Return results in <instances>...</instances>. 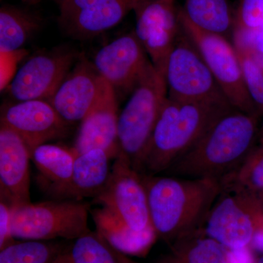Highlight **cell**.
<instances>
[{
    "mask_svg": "<svg viewBox=\"0 0 263 263\" xmlns=\"http://www.w3.org/2000/svg\"><path fill=\"white\" fill-rule=\"evenodd\" d=\"M152 226L159 238L174 243L203 230L221 193L219 180L143 175Z\"/></svg>",
    "mask_w": 263,
    "mask_h": 263,
    "instance_id": "1",
    "label": "cell"
},
{
    "mask_svg": "<svg viewBox=\"0 0 263 263\" xmlns=\"http://www.w3.org/2000/svg\"><path fill=\"white\" fill-rule=\"evenodd\" d=\"M259 119L233 109L164 173L186 179L220 180L254 148L259 137Z\"/></svg>",
    "mask_w": 263,
    "mask_h": 263,
    "instance_id": "2",
    "label": "cell"
},
{
    "mask_svg": "<svg viewBox=\"0 0 263 263\" xmlns=\"http://www.w3.org/2000/svg\"><path fill=\"white\" fill-rule=\"evenodd\" d=\"M233 109L229 103L179 101L167 97L137 171L152 176L164 173Z\"/></svg>",
    "mask_w": 263,
    "mask_h": 263,
    "instance_id": "3",
    "label": "cell"
},
{
    "mask_svg": "<svg viewBox=\"0 0 263 263\" xmlns=\"http://www.w3.org/2000/svg\"><path fill=\"white\" fill-rule=\"evenodd\" d=\"M167 98L164 76L153 67L132 91L130 98L119 115V149L136 171Z\"/></svg>",
    "mask_w": 263,
    "mask_h": 263,
    "instance_id": "4",
    "label": "cell"
},
{
    "mask_svg": "<svg viewBox=\"0 0 263 263\" xmlns=\"http://www.w3.org/2000/svg\"><path fill=\"white\" fill-rule=\"evenodd\" d=\"M89 205L75 200L22 204L11 207V233L14 238L76 240L89 231Z\"/></svg>",
    "mask_w": 263,
    "mask_h": 263,
    "instance_id": "5",
    "label": "cell"
},
{
    "mask_svg": "<svg viewBox=\"0 0 263 263\" xmlns=\"http://www.w3.org/2000/svg\"><path fill=\"white\" fill-rule=\"evenodd\" d=\"M181 28L196 47L233 108L259 117L243 80L234 44L228 37L197 28L179 11Z\"/></svg>",
    "mask_w": 263,
    "mask_h": 263,
    "instance_id": "6",
    "label": "cell"
},
{
    "mask_svg": "<svg viewBox=\"0 0 263 263\" xmlns=\"http://www.w3.org/2000/svg\"><path fill=\"white\" fill-rule=\"evenodd\" d=\"M164 76L167 97L173 100L230 103L182 28L167 57Z\"/></svg>",
    "mask_w": 263,
    "mask_h": 263,
    "instance_id": "7",
    "label": "cell"
},
{
    "mask_svg": "<svg viewBox=\"0 0 263 263\" xmlns=\"http://www.w3.org/2000/svg\"><path fill=\"white\" fill-rule=\"evenodd\" d=\"M263 224V196L221 193L208 216L205 235L231 250L249 248Z\"/></svg>",
    "mask_w": 263,
    "mask_h": 263,
    "instance_id": "8",
    "label": "cell"
},
{
    "mask_svg": "<svg viewBox=\"0 0 263 263\" xmlns=\"http://www.w3.org/2000/svg\"><path fill=\"white\" fill-rule=\"evenodd\" d=\"M95 200L110 209L132 229L144 231L154 228L141 174L120 152L112 165L106 186Z\"/></svg>",
    "mask_w": 263,
    "mask_h": 263,
    "instance_id": "9",
    "label": "cell"
},
{
    "mask_svg": "<svg viewBox=\"0 0 263 263\" xmlns=\"http://www.w3.org/2000/svg\"><path fill=\"white\" fill-rule=\"evenodd\" d=\"M135 33L151 62L164 75L166 62L181 32L174 0H141L134 10Z\"/></svg>",
    "mask_w": 263,
    "mask_h": 263,
    "instance_id": "10",
    "label": "cell"
},
{
    "mask_svg": "<svg viewBox=\"0 0 263 263\" xmlns=\"http://www.w3.org/2000/svg\"><path fill=\"white\" fill-rule=\"evenodd\" d=\"M93 65L114 90L123 93H132L154 67L135 32L102 48L95 55Z\"/></svg>",
    "mask_w": 263,
    "mask_h": 263,
    "instance_id": "11",
    "label": "cell"
},
{
    "mask_svg": "<svg viewBox=\"0 0 263 263\" xmlns=\"http://www.w3.org/2000/svg\"><path fill=\"white\" fill-rule=\"evenodd\" d=\"M75 60L71 52L33 57L17 71L8 85V93L18 102L48 100L70 72Z\"/></svg>",
    "mask_w": 263,
    "mask_h": 263,
    "instance_id": "12",
    "label": "cell"
},
{
    "mask_svg": "<svg viewBox=\"0 0 263 263\" xmlns=\"http://www.w3.org/2000/svg\"><path fill=\"white\" fill-rule=\"evenodd\" d=\"M108 84L93 62L81 58L47 101L66 122H81L94 108Z\"/></svg>",
    "mask_w": 263,
    "mask_h": 263,
    "instance_id": "13",
    "label": "cell"
},
{
    "mask_svg": "<svg viewBox=\"0 0 263 263\" xmlns=\"http://www.w3.org/2000/svg\"><path fill=\"white\" fill-rule=\"evenodd\" d=\"M141 0H65L60 22L72 37L91 38L122 22Z\"/></svg>",
    "mask_w": 263,
    "mask_h": 263,
    "instance_id": "14",
    "label": "cell"
},
{
    "mask_svg": "<svg viewBox=\"0 0 263 263\" xmlns=\"http://www.w3.org/2000/svg\"><path fill=\"white\" fill-rule=\"evenodd\" d=\"M1 124L15 132L32 153L36 147L65 136L69 124L47 100H34L5 106Z\"/></svg>",
    "mask_w": 263,
    "mask_h": 263,
    "instance_id": "15",
    "label": "cell"
},
{
    "mask_svg": "<svg viewBox=\"0 0 263 263\" xmlns=\"http://www.w3.org/2000/svg\"><path fill=\"white\" fill-rule=\"evenodd\" d=\"M31 152L24 140L9 127L0 126L1 197L12 206L30 202Z\"/></svg>",
    "mask_w": 263,
    "mask_h": 263,
    "instance_id": "16",
    "label": "cell"
},
{
    "mask_svg": "<svg viewBox=\"0 0 263 263\" xmlns=\"http://www.w3.org/2000/svg\"><path fill=\"white\" fill-rule=\"evenodd\" d=\"M118 108L115 90L108 84L92 110L81 121L75 144L71 149L76 157L88 151L103 149L111 158L119 155Z\"/></svg>",
    "mask_w": 263,
    "mask_h": 263,
    "instance_id": "17",
    "label": "cell"
},
{
    "mask_svg": "<svg viewBox=\"0 0 263 263\" xmlns=\"http://www.w3.org/2000/svg\"><path fill=\"white\" fill-rule=\"evenodd\" d=\"M96 232L110 247L127 256L145 257L159 238L155 228L137 231L108 208L103 206L90 210Z\"/></svg>",
    "mask_w": 263,
    "mask_h": 263,
    "instance_id": "18",
    "label": "cell"
},
{
    "mask_svg": "<svg viewBox=\"0 0 263 263\" xmlns=\"http://www.w3.org/2000/svg\"><path fill=\"white\" fill-rule=\"evenodd\" d=\"M111 159L108 152L98 148L76 156L72 180L66 197H98L110 179Z\"/></svg>",
    "mask_w": 263,
    "mask_h": 263,
    "instance_id": "19",
    "label": "cell"
},
{
    "mask_svg": "<svg viewBox=\"0 0 263 263\" xmlns=\"http://www.w3.org/2000/svg\"><path fill=\"white\" fill-rule=\"evenodd\" d=\"M37 171L52 193L66 197L72 180L76 155L71 148L44 143L31 153Z\"/></svg>",
    "mask_w": 263,
    "mask_h": 263,
    "instance_id": "20",
    "label": "cell"
},
{
    "mask_svg": "<svg viewBox=\"0 0 263 263\" xmlns=\"http://www.w3.org/2000/svg\"><path fill=\"white\" fill-rule=\"evenodd\" d=\"M162 263H238L234 251L205 235L203 230L173 243Z\"/></svg>",
    "mask_w": 263,
    "mask_h": 263,
    "instance_id": "21",
    "label": "cell"
},
{
    "mask_svg": "<svg viewBox=\"0 0 263 263\" xmlns=\"http://www.w3.org/2000/svg\"><path fill=\"white\" fill-rule=\"evenodd\" d=\"M197 28L228 37L234 31L235 16L228 0H185L181 9Z\"/></svg>",
    "mask_w": 263,
    "mask_h": 263,
    "instance_id": "22",
    "label": "cell"
},
{
    "mask_svg": "<svg viewBox=\"0 0 263 263\" xmlns=\"http://www.w3.org/2000/svg\"><path fill=\"white\" fill-rule=\"evenodd\" d=\"M41 19L27 10L4 5L0 9V51L9 55L20 49L41 27Z\"/></svg>",
    "mask_w": 263,
    "mask_h": 263,
    "instance_id": "23",
    "label": "cell"
},
{
    "mask_svg": "<svg viewBox=\"0 0 263 263\" xmlns=\"http://www.w3.org/2000/svg\"><path fill=\"white\" fill-rule=\"evenodd\" d=\"M221 193L263 196V144L254 147L243 160L220 180Z\"/></svg>",
    "mask_w": 263,
    "mask_h": 263,
    "instance_id": "24",
    "label": "cell"
},
{
    "mask_svg": "<svg viewBox=\"0 0 263 263\" xmlns=\"http://www.w3.org/2000/svg\"><path fill=\"white\" fill-rule=\"evenodd\" d=\"M64 252L61 245L47 240L14 241L0 249V263H53Z\"/></svg>",
    "mask_w": 263,
    "mask_h": 263,
    "instance_id": "25",
    "label": "cell"
},
{
    "mask_svg": "<svg viewBox=\"0 0 263 263\" xmlns=\"http://www.w3.org/2000/svg\"><path fill=\"white\" fill-rule=\"evenodd\" d=\"M70 254L73 263H120L117 251L91 230L75 240Z\"/></svg>",
    "mask_w": 263,
    "mask_h": 263,
    "instance_id": "26",
    "label": "cell"
},
{
    "mask_svg": "<svg viewBox=\"0 0 263 263\" xmlns=\"http://www.w3.org/2000/svg\"><path fill=\"white\" fill-rule=\"evenodd\" d=\"M235 47L241 65L246 88L259 118L263 115L262 69L247 50L236 46Z\"/></svg>",
    "mask_w": 263,
    "mask_h": 263,
    "instance_id": "27",
    "label": "cell"
},
{
    "mask_svg": "<svg viewBox=\"0 0 263 263\" xmlns=\"http://www.w3.org/2000/svg\"><path fill=\"white\" fill-rule=\"evenodd\" d=\"M234 30L263 31V0H240Z\"/></svg>",
    "mask_w": 263,
    "mask_h": 263,
    "instance_id": "28",
    "label": "cell"
},
{
    "mask_svg": "<svg viewBox=\"0 0 263 263\" xmlns=\"http://www.w3.org/2000/svg\"><path fill=\"white\" fill-rule=\"evenodd\" d=\"M11 207L9 202L1 197L0 202V249L14 242L11 233Z\"/></svg>",
    "mask_w": 263,
    "mask_h": 263,
    "instance_id": "29",
    "label": "cell"
},
{
    "mask_svg": "<svg viewBox=\"0 0 263 263\" xmlns=\"http://www.w3.org/2000/svg\"><path fill=\"white\" fill-rule=\"evenodd\" d=\"M251 247L263 253V224L258 232L254 235Z\"/></svg>",
    "mask_w": 263,
    "mask_h": 263,
    "instance_id": "30",
    "label": "cell"
},
{
    "mask_svg": "<svg viewBox=\"0 0 263 263\" xmlns=\"http://www.w3.org/2000/svg\"><path fill=\"white\" fill-rule=\"evenodd\" d=\"M53 263H73L71 257L70 250L62 252Z\"/></svg>",
    "mask_w": 263,
    "mask_h": 263,
    "instance_id": "31",
    "label": "cell"
},
{
    "mask_svg": "<svg viewBox=\"0 0 263 263\" xmlns=\"http://www.w3.org/2000/svg\"><path fill=\"white\" fill-rule=\"evenodd\" d=\"M118 257H119V262L120 263H138L135 262V261L132 260L129 257H127V255H124L122 253H119L117 252Z\"/></svg>",
    "mask_w": 263,
    "mask_h": 263,
    "instance_id": "32",
    "label": "cell"
},
{
    "mask_svg": "<svg viewBox=\"0 0 263 263\" xmlns=\"http://www.w3.org/2000/svg\"><path fill=\"white\" fill-rule=\"evenodd\" d=\"M258 140L259 144H263V123L261 127L259 128Z\"/></svg>",
    "mask_w": 263,
    "mask_h": 263,
    "instance_id": "33",
    "label": "cell"
},
{
    "mask_svg": "<svg viewBox=\"0 0 263 263\" xmlns=\"http://www.w3.org/2000/svg\"><path fill=\"white\" fill-rule=\"evenodd\" d=\"M256 263H263V257L262 258L259 259V260L257 261V262Z\"/></svg>",
    "mask_w": 263,
    "mask_h": 263,
    "instance_id": "34",
    "label": "cell"
},
{
    "mask_svg": "<svg viewBox=\"0 0 263 263\" xmlns=\"http://www.w3.org/2000/svg\"><path fill=\"white\" fill-rule=\"evenodd\" d=\"M58 1L59 3L60 4V3H62V2L65 1V0H58Z\"/></svg>",
    "mask_w": 263,
    "mask_h": 263,
    "instance_id": "35",
    "label": "cell"
},
{
    "mask_svg": "<svg viewBox=\"0 0 263 263\" xmlns=\"http://www.w3.org/2000/svg\"><path fill=\"white\" fill-rule=\"evenodd\" d=\"M26 1H27V2L31 1V2H32V3H33V2L34 1V0H26Z\"/></svg>",
    "mask_w": 263,
    "mask_h": 263,
    "instance_id": "36",
    "label": "cell"
}]
</instances>
